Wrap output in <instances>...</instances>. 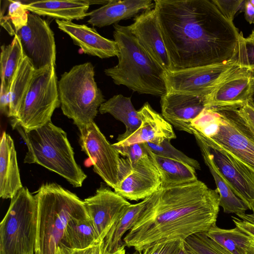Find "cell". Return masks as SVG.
<instances>
[{"instance_id": "obj_1", "label": "cell", "mask_w": 254, "mask_h": 254, "mask_svg": "<svg viewBox=\"0 0 254 254\" xmlns=\"http://www.w3.org/2000/svg\"><path fill=\"white\" fill-rule=\"evenodd\" d=\"M173 70L237 60L242 32L212 0H155Z\"/></svg>"}, {"instance_id": "obj_2", "label": "cell", "mask_w": 254, "mask_h": 254, "mask_svg": "<svg viewBox=\"0 0 254 254\" xmlns=\"http://www.w3.org/2000/svg\"><path fill=\"white\" fill-rule=\"evenodd\" d=\"M220 207L217 190L196 180L161 188L147 198L145 207L123 239L137 252L159 241L185 240L216 225Z\"/></svg>"}, {"instance_id": "obj_3", "label": "cell", "mask_w": 254, "mask_h": 254, "mask_svg": "<svg viewBox=\"0 0 254 254\" xmlns=\"http://www.w3.org/2000/svg\"><path fill=\"white\" fill-rule=\"evenodd\" d=\"M118 45V63L104 70L118 85L127 86L139 94L161 97L167 93L164 70L150 56L131 32L128 26L113 25Z\"/></svg>"}, {"instance_id": "obj_4", "label": "cell", "mask_w": 254, "mask_h": 254, "mask_svg": "<svg viewBox=\"0 0 254 254\" xmlns=\"http://www.w3.org/2000/svg\"><path fill=\"white\" fill-rule=\"evenodd\" d=\"M34 195L37 203L35 254H57L67 226L74 218L88 216L84 202L54 183L41 186Z\"/></svg>"}, {"instance_id": "obj_5", "label": "cell", "mask_w": 254, "mask_h": 254, "mask_svg": "<svg viewBox=\"0 0 254 254\" xmlns=\"http://www.w3.org/2000/svg\"><path fill=\"white\" fill-rule=\"evenodd\" d=\"M12 128L27 147L24 163L39 164L64 178L73 187L82 186L87 175L77 164L67 134L62 128L51 121L30 130L19 125Z\"/></svg>"}, {"instance_id": "obj_6", "label": "cell", "mask_w": 254, "mask_h": 254, "mask_svg": "<svg viewBox=\"0 0 254 254\" xmlns=\"http://www.w3.org/2000/svg\"><path fill=\"white\" fill-rule=\"evenodd\" d=\"M94 75L93 65L86 62L64 72L58 81L61 110L78 129L94 122L99 107L106 101Z\"/></svg>"}, {"instance_id": "obj_7", "label": "cell", "mask_w": 254, "mask_h": 254, "mask_svg": "<svg viewBox=\"0 0 254 254\" xmlns=\"http://www.w3.org/2000/svg\"><path fill=\"white\" fill-rule=\"evenodd\" d=\"M37 203L23 187L11 199L0 224V254H34L37 233Z\"/></svg>"}, {"instance_id": "obj_8", "label": "cell", "mask_w": 254, "mask_h": 254, "mask_svg": "<svg viewBox=\"0 0 254 254\" xmlns=\"http://www.w3.org/2000/svg\"><path fill=\"white\" fill-rule=\"evenodd\" d=\"M61 107L55 65L35 70L17 116L11 125L26 130L38 128L51 121L54 111Z\"/></svg>"}, {"instance_id": "obj_9", "label": "cell", "mask_w": 254, "mask_h": 254, "mask_svg": "<svg viewBox=\"0 0 254 254\" xmlns=\"http://www.w3.org/2000/svg\"><path fill=\"white\" fill-rule=\"evenodd\" d=\"M240 68L236 60L220 64L165 71L167 93H185L205 98L219 84Z\"/></svg>"}, {"instance_id": "obj_10", "label": "cell", "mask_w": 254, "mask_h": 254, "mask_svg": "<svg viewBox=\"0 0 254 254\" xmlns=\"http://www.w3.org/2000/svg\"><path fill=\"white\" fill-rule=\"evenodd\" d=\"M79 130L81 150L90 159L94 171L108 186L115 190L120 184L123 157L94 122Z\"/></svg>"}, {"instance_id": "obj_11", "label": "cell", "mask_w": 254, "mask_h": 254, "mask_svg": "<svg viewBox=\"0 0 254 254\" xmlns=\"http://www.w3.org/2000/svg\"><path fill=\"white\" fill-rule=\"evenodd\" d=\"M220 115L216 133L210 138L230 152L254 173V132L238 109L213 110Z\"/></svg>"}, {"instance_id": "obj_12", "label": "cell", "mask_w": 254, "mask_h": 254, "mask_svg": "<svg viewBox=\"0 0 254 254\" xmlns=\"http://www.w3.org/2000/svg\"><path fill=\"white\" fill-rule=\"evenodd\" d=\"M15 34L20 39L24 56L29 60L35 70L56 65L54 34L47 21L29 12L26 24Z\"/></svg>"}, {"instance_id": "obj_13", "label": "cell", "mask_w": 254, "mask_h": 254, "mask_svg": "<svg viewBox=\"0 0 254 254\" xmlns=\"http://www.w3.org/2000/svg\"><path fill=\"white\" fill-rule=\"evenodd\" d=\"M192 134L205 144L216 166L238 196L254 213V173L222 146L193 128Z\"/></svg>"}, {"instance_id": "obj_14", "label": "cell", "mask_w": 254, "mask_h": 254, "mask_svg": "<svg viewBox=\"0 0 254 254\" xmlns=\"http://www.w3.org/2000/svg\"><path fill=\"white\" fill-rule=\"evenodd\" d=\"M83 202L101 242L130 204L125 198L102 185Z\"/></svg>"}, {"instance_id": "obj_15", "label": "cell", "mask_w": 254, "mask_h": 254, "mask_svg": "<svg viewBox=\"0 0 254 254\" xmlns=\"http://www.w3.org/2000/svg\"><path fill=\"white\" fill-rule=\"evenodd\" d=\"M131 166L130 171L114 190L116 192L126 199L137 201L161 188L160 173L149 155Z\"/></svg>"}, {"instance_id": "obj_16", "label": "cell", "mask_w": 254, "mask_h": 254, "mask_svg": "<svg viewBox=\"0 0 254 254\" xmlns=\"http://www.w3.org/2000/svg\"><path fill=\"white\" fill-rule=\"evenodd\" d=\"M128 27L139 44L164 71H173L154 7L136 15Z\"/></svg>"}, {"instance_id": "obj_17", "label": "cell", "mask_w": 254, "mask_h": 254, "mask_svg": "<svg viewBox=\"0 0 254 254\" xmlns=\"http://www.w3.org/2000/svg\"><path fill=\"white\" fill-rule=\"evenodd\" d=\"M254 72L240 68L219 84L204 98L205 108L239 109L249 100Z\"/></svg>"}, {"instance_id": "obj_18", "label": "cell", "mask_w": 254, "mask_h": 254, "mask_svg": "<svg viewBox=\"0 0 254 254\" xmlns=\"http://www.w3.org/2000/svg\"><path fill=\"white\" fill-rule=\"evenodd\" d=\"M162 116L177 129L192 134L191 122L205 108L204 98L180 93L161 97Z\"/></svg>"}, {"instance_id": "obj_19", "label": "cell", "mask_w": 254, "mask_h": 254, "mask_svg": "<svg viewBox=\"0 0 254 254\" xmlns=\"http://www.w3.org/2000/svg\"><path fill=\"white\" fill-rule=\"evenodd\" d=\"M56 22L59 29L69 36L84 54L102 59L118 56L116 42L101 36L95 28L70 21L56 19Z\"/></svg>"}, {"instance_id": "obj_20", "label": "cell", "mask_w": 254, "mask_h": 254, "mask_svg": "<svg viewBox=\"0 0 254 254\" xmlns=\"http://www.w3.org/2000/svg\"><path fill=\"white\" fill-rule=\"evenodd\" d=\"M141 121L139 128L126 139L117 142L114 146L151 142L160 144L165 140L176 138L172 126L146 102L138 111Z\"/></svg>"}, {"instance_id": "obj_21", "label": "cell", "mask_w": 254, "mask_h": 254, "mask_svg": "<svg viewBox=\"0 0 254 254\" xmlns=\"http://www.w3.org/2000/svg\"><path fill=\"white\" fill-rule=\"evenodd\" d=\"M153 7L154 3L151 0H110L106 4L89 12L87 22L101 28L135 16L140 11Z\"/></svg>"}, {"instance_id": "obj_22", "label": "cell", "mask_w": 254, "mask_h": 254, "mask_svg": "<svg viewBox=\"0 0 254 254\" xmlns=\"http://www.w3.org/2000/svg\"><path fill=\"white\" fill-rule=\"evenodd\" d=\"M23 187L13 140L4 131L0 144V197L11 199Z\"/></svg>"}, {"instance_id": "obj_23", "label": "cell", "mask_w": 254, "mask_h": 254, "mask_svg": "<svg viewBox=\"0 0 254 254\" xmlns=\"http://www.w3.org/2000/svg\"><path fill=\"white\" fill-rule=\"evenodd\" d=\"M28 11L62 20H81L88 15V0H38L23 3Z\"/></svg>"}, {"instance_id": "obj_24", "label": "cell", "mask_w": 254, "mask_h": 254, "mask_svg": "<svg viewBox=\"0 0 254 254\" xmlns=\"http://www.w3.org/2000/svg\"><path fill=\"white\" fill-rule=\"evenodd\" d=\"M194 137L204 163L215 181L220 196V206L222 207L225 213H235L236 215L245 213L249 209L248 207L238 196L233 187L220 172L205 144L198 137Z\"/></svg>"}, {"instance_id": "obj_25", "label": "cell", "mask_w": 254, "mask_h": 254, "mask_svg": "<svg viewBox=\"0 0 254 254\" xmlns=\"http://www.w3.org/2000/svg\"><path fill=\"white\" fill-rule=\"evenodd\" d=\"M99 112L101 114H111L126 126L125 132L118 136L117 142L128 138L141 124L138 111L132 105L130 97L122 94L115 95L104 102L99 107Z\"/></svg>"}, {"instance_id": "obj_26", "label": "cell", "mask_w": 254, "mask_h": 254, "mask_svg": "<svg viewBox=\"0 0 254 254\" xmlns=\"http://www.w3.org/2000/svg\"><path fill=\"white\" fill-rule=\"evenodd\" d=\"M146 149L160 173L161 188L197 180L196 170L191 166L180 161L158 156Z\"/></svg>"}, {"instance_id": "obj_27", "label": "cell", "mask_w": 254, "mask_h": 254, "mask_svg": "<svg viewBox=\"0 0 254 254\" xmlns=\"http://www.w3.org/2000/svg\"><path fill=\"white\" fill-rule=\"evenodd\" d=\"M147 198L139 203L130 204L121 215L101 242V247L104 250L113 253L124 245L122 242L123 237L132 228L143 211Z\"/></svg>"}, {"instance_id": "obj_28", "label": "cell", "mask_w": 254, "mask_h": 254, "mask_svg": "<svg viewBox=\"0 0 254 254\" xmlns=\"http://www.w3.org/2000/svg\"><path fill=\"white\" fill-rule=\"evenodd\" d=\"M101 242L88 216L76 218L68 223L63 244L72 249H84Z\"/></svg>"}, {"instance_id": "obj_29", "label": "cell", "mask_w": 254, "mask_h": 254, "mask_svg": "<svg viewBox=\"0 0 254 254\" xmlns=\"http://www.w3.org/2000/svg\"><path fill=\"white\" fill-rule=\"evenodd\" d=\"M35 69L29 60L24 56L10 85L7 117L14 118L27 93Z\"/></svg>"}, {"instance_id": "obj_30", "label": "cell", "mask_w": 254, "mask_h": 254, "mask_svg": "<svg viewBox=\"0 0 254 254\" xmlns=\"http://www.w3.org/2000/svg\"><path fill=\"white\" fill-rule=\"evenodd\" d=\"M206 235L232 254H247L251 236L236 227L230 229L211 227Z\"/></svg>"}, {"instance_id": "obj_31", "label": "cell", "mask_w": 254, "mask_h": 254, "mask_svg": "<svg viewBox=\"0 0 254 254\" xmlns=\"http://www.w3.org/2000/svg\"><path fill=\"white\" fill-rule=\"evenodd\" d=\"M24 57L20 39L15 34L10 44L1 46L0 75L1 85L10 89L14 76Z\"/></svg>"}, {"instance_id": "obj_32", "label": "cell", "mask_w": 254, "mask_h": 254, "mask_svg": "<svg viewBox=\"0 0 254 254\" xmlns=\"http://www.w3.org/2000/svg\"><path fill=\"white\" fill-rule=\"evenodd\" d=\"M184 241L192 254H232L210 239L205 233L191 235Z\"/></svg>"}, {"instance_id": "obj_33", "label": "cell", "mask_w": 254, "mask_h": 254, "mask_svg": "<svg viewBox=\"0 0 254 254\" xmlns=\"http://www.w3.org/2000/svg\"><path fill=\"white\" fill-rule=\"evenodd\" d=\"M143 143L148 150L156 155L180 161L188 164L195 170H200V164L197 160L188 157L175 148L169 140H165L158 144L151 142Z\"/></svg>"}, {"instance_id": "obj_34", "label": "cell", "mask_w": 254, "mask_h": 254, "mask_svg": "<svg viewBox=\"0 0 254 254\" xmlns=\"http://www.w3.org/2000/svg\"><path fill=\"white\" fill-rule=\"evenodd\" d=\"M220 115L216 111L204 108L191 122V127L204 136L210 138L217 131Z\"/></svg>"}, {"instance_id": "obj_35", "label": "cell", "mask_w": 254, "mask_h": 254, "mask_svg": "<svg viewBox=\"0 0 254 254\" xmlns=\"http://www.w3.org/2000/svg\"><path fill=\"white\" fill-rule=\"evenodd\" d=\"M237 62L240 67L254 72V42L247 41L244 36L240 41Z\"/></svg>"}, {"instance_id": "obj_36", "label": "cell", "mask_w": 254, "mask_h": 254, "mask_svg": "<svg viewBox=\"0 0 254 254\" xmlns=\"http://www.w3.org/2000/svg\"><path fill=\"white\" fill-rule=\"evenodd\" d=\"M29 12L21 1L9 0L7 16L15 32L26 24Z\"/></svg>"}, {"instance_id": "obj_37", "label": "cell", "mask_w": 254, "mask_h": 254, "mask_svg": "<svg viewBox=\"0 0 254 254\" xmlns=\"http://www.w3.org/2000/svg\"><path fill=\"white\" fill-rule=\"evenodd\" d=\"M181 240L162 241L153 243L138 254H176Z\"/></svg>"}, {"instance_id": "obj_38", "label": "cell", "mask_w": 254, "mask_h": 254, "mask_svg": "<svg viewBox=\"0 0 254 254\" xmlns=\"http://www.w3.org/2000/svg\"><path fill=\"white\" fill-rule=\"evenodd\" d=\"M114 147L119 153L128 159L131 164L138 162L148 155L147 150L143 143Z\"/></svg>"}, {"instance_id": "obj_39", "label": "cell", "mask_w": 254, "mask_h": 254, "mask_svg": "<svg viewBox=\"0 0 254 254\" xmlns=\"http://www.w3.org/2000/svg\"><path fill=\"white\" fill-rule=\"evenodd\" d=\"M223 14L229 20L233 22L238 11L244 4L243 0H212Z\"/></svg>"}, {"instance_id": "obj_40", "label": "cell", "mask_w": 254, "mask_h": 254, "mask_svg": "<svg viewBox=\"0 0 254 254\" xmlns=\"http://www.w3.org/2000/svg\"><path fill=\"white\" fill-rule=\"evenodd\" d=\"M238 112L254 132V104L248 101L238 109Z\"/></svg>"}, {"instance_id": "obj_41", "label": "cell", "mask_w": 254, "mask_h": 254, "mask_svg": "<svg viewBox=\"0 0 254 254\" xmlns=\"http://www.w3.org/2000/svg\"><path fill=\"white\" fill-rule=\"evenodd\" d=\"M9 88L0 84V109L2 113L7 116L9 104Z\"/></svg>"}, {"instance_id": "obj_42", "label": "cell", "mask_w": 254, "mask_h": 254, "mask_svg": "<svg viewBox=\"0 0 254 254\" xmlns=\"http://www.w3.org/2000/svg\"><path fill=\"white\" fill-rule=\"evenodd\" d=\"M231 217L236 227L240 229L247 234L254 237V224L233 216H232Z\"/></svg>"}, {"instance_id": "obj_43", "label": "cell", "mask_w": 254, "mask_h": 254, "mask_svg": "<svg viewBox=\"0 0 254 254\" xmlns=\"http://www.w3.org/2000/svg\"><path fill=\"white\" fill-rule=\"evenodd\" d=\"M95 246L84 249H72L65 245L62 246L61 248L64 254H93Z\"/></svg>"}, {"instance_id": "obj_44", "label": "cell", "mask_w": 254, "mask_h": 254, "mask_svg": "<svg viewBox=\"0 0 254 254\" xmlns=\"http://www.w3.org/2000/svg\"><path fill=\"white\" fill-rule=\"evenodd\" d=\"M246 20L250 24L254 22V6L250 0H245L244 4Z\"/></svg>"}, {"instance_id": "obj_45", "label": "cell", "mask_w": 254, "mask_h": 254, "mask_svg": "<svg viewBox=\"0 0 254 254\" xmlns=\"http://www.w3.org/2000/svg\"><path fill=\"white\" fill-rule=\"evenodd\" d=\"M0 23L11 36H14L15 31L13 29V27L10 21V20L7 15L4 16L3 14L0 13Z\"/></svg>"}, {"instance_id": "obj_46", "label": "cell", "mask_w": 254, "mask_h": 254, "mask_svg": "<svg viewBox=\"0 0 254 254\" xmlns=\"http://www.w3.org/2000/svg\"><path fill=\"white\" fill-rule=\"evenodd\" d=\"M101 242L95 246L93 254H126L125 245L122 246L115 252L109 253L101 247Z\"/></svg>"}, {"instance_id": "obj_47", "label": "cell", "mask_w": 254, "mask_h": 254, "mask_svg": "<svg viewBox=\"0 0 254 254\" xmlns=\"http://www.w3.org/2000/svg\"><path fill=\"white\" fill-rule=\"evenodd\" d=\"M241 219L254 224V213L252 214L242 213L237 215Z\"/></svg>"}, {"instance_id": "obj_48", "label": "cell", "mask_w": 254, "mask_h": 254, "mask_svg": "<svg viewBox=\"0 0 254 254\" xmlns=\"http://www.w3.org/2000/svg\"><path fill=\"white\" fill-rule=\"evenodd\" d=\"M176 254H192L187 248L184 240H181Z\"/></svg>"}, {"instance_id": "obj_49", "label": "cell", "mask_w": 254, "mask_h": 254, "mask_svg": "<svg viewBox=\"0 0 254 254\" xmlns=\"http://www.w3.org/2000/svg\"><path fill=\"white\" fill-rule=\"evenodd\" d=\"M249 101L252 102L254 104V73L251 78V86Z\"/></svg>"}, {"instance_id": "obj_50", "label": "cell", "mask_w": 254, "mask_h": 254, "mask_svg": "<svg viewBox=\"0 0 254 254\" xmlns=\"http://www.w3.org/2000/svg\"><path fill=\"white\" fill-rule=\"evenodd\" d=\"M247 254H254V246L251 242L248 248Z\"/></svg>"}, {"instance_id": "obj_51", "label": "cell", "mask_w": 254, "mask_h": 254, "mask_svg": "<svg viewBox=\"0 0 254 254\" xmlns=\"http://www.w3.org/2000/svg\"><path fill=\"white\" fill-rule=\"evenodd\" d=\"M246 39L250 42H254V30L252 31V33L250 35L247 37L246 38Z\"/></svg>"}, {"instance_id": "obj_52", "label": "cell", "mask_w": 254, "mask_h": 254, "mask_svg": "<svg viewBox=\"0 0 254 254\" xmlns=\"http://www.w3.org/2000/svg\"><path fill=\"white\" fill-rule=\"evenodd\" d=\"M251 243L254 246V237L251 236Z\"/></svg>"}, {"instance_id": "obj_53", "label": "cell", "mask_w": 254, "mask_h": 254, "mask_svg": "<svg viewBox=\"0 0 254 254\" xmlns=\"http://www.w3.org/2000/svg\"><path fill=\"white\" fill-rule=\"evenodd\" d=\"M250 1L251 2V3L253 5V6H254V0H250Z\"/></svg>"}, {"instance_id": "obj_54", "label": "cell", "mask_w": 254, "mask_h": 254, "mask_svg": "<svg viewBox=\"0 0 254 254\" xmlns=\"http://www.w3.org/2000/svg\"><path fill=\"white\" fill-rule=\"evenodd\" d=\"M138 254L137 253V252H135L133 253V254Z\"/></svg>"}, {"instance_id": "obj_55", "label": "cell", "mask_w": 254, "mask_h": 254, "mask_svg": "<svg viewBox=\"0 0 254 254\" xmlns=\"http://www.w3.org/2000/svg\"></svg>"}]
</instances>
